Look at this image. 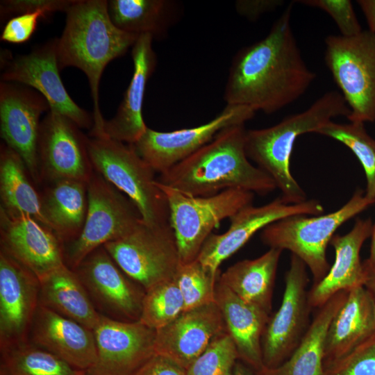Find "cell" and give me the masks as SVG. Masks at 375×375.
<instances>
[{"mask_svg":"<svg viewBox=\"0 0 375 375\" xmlns=\"http://www.w3.org/2000/svg\"><path fill=\"white\" fill-rule=\"evenodd\" d=\"M1 250L40 280L65 264L63 243L48 226L31 216L0 209Z\"/></svg>","mask_w":375,"mask_h":375,"instance_id":"obj_19","label":"cell"},{"mask_svg":"<svg viewBox=\"0 0 375 375\" xmlns=\"http://www.w3.org/2000/svg\"><path fill=\"white\" fill-rule=\"evenodd\" d=\"M87 183L74 179L53 181L41 197L47 226L63 244L75 239L83 227L88 210Z\"/></svg>","mask_w":375,"mask_h":375,"instance_id":"obj_30","label":"cell"},{"mask_svg":"<svg viewBox=\"0 0 375 375\" xmlns=\"http://www.w3.org/2000/svg\"><path fill=\"white\" fill-rule=\"evenodd\" d=\"M373 226L371 219H358L347 233L333 236L330 244L335 251V260L326 276L308 290L311 308H320L339 292L363 285L360 253L365 240L371 237Z\"/></svg>","mask_w":375,"mask_h":375,"instance_id":"obj_24","label":"cell"},{"mask_svg":"<svg viewBox=\"0 0 375 375\" xmlns=\"http://www.w3.org/2000/svg\"><path fill=\"white\" fill-rule=\"evenodd\" d=\"M88 138L70 119L50 109L41 121L38 153L41 176L49 181L74 179L88 183L94 170Z\"/></svg>","mask_w":375,"mask_h":375,"instance_id":"obj_17","label":"cell"},{"mask_svg":"<svg viewBox=\"0 0 375 375\" xmlns=\"http://www.w3.org/2000/svg\"><path fill=\"white\" fill-rule=\"evenodd\" d=\"M40 281L30 270L1 250L0 348L27 341L39 306Z\"/></svg>","mask_w":375,"mask_h":375,"instance_id":"obj_20","label":"cell"},{"mask_svg":"<svg viewBox=\"0 0 375 375\" xmlns=\"http://www.w3.org/2000/svg\"><path fill=\"white\" fill-rule=\"evenodd\" d=\"M50 109L47 99L34 89L1 81V138L21 156L35 183L42 178L38 153L40 116Z\"/></svg>","mask_w":375,"mask_h":375,"instance_id":"obj_15","label":"cell"},{"mask_svg":"<svg viewBox=\"0 0 375 375\" xmlns=\"http://www.w3.org/2000/svg\"><path fill=\"white\" fill-rule=\"evenodd\" d=\"M39 281L40 305L93 330L101 313L74 269L63 264Z\"/></svg>","mask_w":375,"mask_h":375,"instance_id":"obj_28","label":"cell"},{"mask_svg":"<svg viewBox=\"0 0 375 375\" xmlns=\"http://www.w3.org/2000/svg\"><path fill=\"white\" fill-rule=\"evenodd\" d=\"M153 37L140 35L132 47L133 73L116 115L105 120L104 136L127 144H133L145 133L142 107L146 85L156 65L152 48Z\"/></svg>","mask_w":375,"mask_h":375,"instance_id":"obj_23","label":"cell"},{"mask_svg":"<svg viewBox=\"0 0 375 375\" xmlns=\"http://www.w3.org/2000/svg\"><path fill=\"white\" fill-rule=\"evenodd\" d=\"M133 375H187L186 369L168 358L153 355Z\"/></svg>","mask_w":375,"mask_h":375,"instance_id":"obj_42","label":"cell"},{"mask_svg":"<svg viewBox=\"0 0 375 375\" xmlns=\"http://www.w3.org/2000/svg\"><path fill=\"white\" fill-rule=\"evenodd\" d=\"M226 331L215 301L182 312L156 330L155 353L187 369L211 342Z\"/></svg>","mask_w":375,"mask_h":375,"instance_id":"obj_21","label":"cell"},{"mask_svg":"<svg viewBox=\"0 0 375 375\" xmlns=\"http://www.w3.org/2000/svg\"><path fill=\"white\" fill-rule=\"evenodd\" d=\"M231 375H255L254 371L241 361H238Z\"/></svg>","mask_w":375,"mask_h":375,"instance_id":"obj_46","label":"cell"},{"mask_svg":"<svg viewBox=\"0 0 375 375\" xmlns=\"http://www.w3.org/2000/svg\"><path fill=\"white\" fill-rule=\"evenodd\" d=\"M369 26V31L375 35V0H358Z\"/></svg>","mask_w":375,"mask_h":375,"instance_id":"obj_45","label":"cell"},{"mask_svg":"<svg viewBox=\"0 0 375 375\" xmlns=\"http://www.w3.org/2000/svg\"><path fill=\"white\" fill-rule=\"evenodd\" d=\"M255 113L247 106L226 105L214 119L195 127L169 132L147 127L132 145L138 155L160 174L209 143L223 129L244 124Z\"/></svg>","mask_w":375,"mask_h":375,"instance_id":"obj_13","label":"cell"},{"mask_svg":"<svg viewBox=\"0 0 375 375\" xmlns=\"http://www.w3.org/2000/svg\"><path fill=\"white\" fill-rule=\"evenodd\" d=\"M347 294L348 291L339 292L317 308L301 342L285 361L273 368L264 366L255 375H324L326 334Z\"/></svg>","mask_w":375,"mask_h":375,"instance_id":"obj_27","label":"cell"},{"mask_svg":"<svg viewBox=\"0 0 375 375\" xmlns=\"http://www.w3.org/2000/svg\"><path fill=\"white\" fill-rule=\"evenodd\" d=\"M87 192L82 231L63 244L65 264L72 269L92 251L127 235L142 221L133 202L95 171L87 183Z\"/></svg>","mask_w":375,"mask_h":375,"instance_id":"obj_9","label":"cell"},{"mask_svg":"<svg viewBox=\"0 0 375 375\" xmlns=\"http://www.w3.org/2000/svg\"><path fill=\"white\" fill-rule=\"evenodd\" d=\"M121 269L144 291L175 277L181 264L170 224L149 226L142 221L127 235L103 245Z\"/></svg>","mask_w":375,"mask_h":375,"instance_id":"obj_10","label":"cell"},{"mask_svg":"<svg viewBox=\"0 0 375 375\" xmlns=\"http://www.w3.org/2000/svg\"><path fill=\"white\" fill-rule=\"evenodd\" d=\"M364 281L362 286L371 299L374 314V331L375 335V263L367 258L362 262Z\"/></svg>","mask_w":375,"mask_h":375,"instance_id":"obj_44","label":"cell"},{"mask_svg":"<svg viewBox=\"0 0 375 375\" xmlns=\"http://www.w3.org/2000/svg\"><path fill=\"white\" fill-rule=\"evenodd\" d=\"M183 311V298L174 278L145 291L139 321L157 330L174 320Z\"/></svg>","mask_w":375,"mask_h":375,"instance_id":"obj_35","label":"cell"},{"mask_svg":"<svg viewBox=\"0 0 375 375\" xmlns=\"http://www.w3.org/2000/svg\"><path fill=\"white\" fill-rule=\"evenodd\" d=\"M307 267L291 255L285 276V290L276 312L270 315L262 338L264 366L276 367L297 349L310 324Z\"/></svg>","mask_w":375,"mask_h":375,"instance_id":"obj_11","label":"cell"},{"mask_svg":"<svg viewBox=\"0 0 375 375\" xmlns=\"http://www.w3.org/2000/svg\"><path fill=\"white\" fill-rule=\"evenodd\" d=\"M27 341L53 353L79 371L85 372L96 360L93 331L40 303Z\"/></svg>","mask_w":375,"mask_h":375,"instance_id":"obj_22","label":"cell"},{"mask_svg":"<svg viewBox=\"0 0 375 375\" xmlns=\"http://www.w3.org/2000/svg\"><path fill=\"white\" fill-rule=\"evenodd\" d=\"M244 124L227 127L212 140L160 174L159 183L191 196L206 197L228 189L260 195L276 188L274 180L253 165L245 149Z\"/></svg>","mask_w":375,"mask_h":375,"instance_id":"obj_2","label":"cell"},{"mask_svg":"<svg viewBox=\"0 0 375 375\" xmlns=\"http://www.w3.org/2000/svg\"><path fill=\"white\" fill-rule=\"evenodd\" d=\"M292 5L266 37L233 57L224 90L226 105L272 114L300 98L317 77L306 64L292 31Z\"/></svg>","mask_w":375,"mask_h":375,"instance_id":"obj_1","label":"cell"},{"mask_svg":"<svg viewBox=\"0 0 375 375\" xmlns=\"http://www.w3.org/2000/svg\"><path fill=\"white\" fill-rule=\"evenodd\" d=\"M350 114L344 97L329 91L303 112L285 117L278 124L261 129L247 130L245 149L249 159L274 181L281 197L289 203L307 200L306 194L290 172V158L297 138L317 133L333 118Z\"/></svg>","mask_w":375,"mask_h":375,"instance_id":"obj_4","label":"cell"},{"mask_svg":"<svg viewBox=\"0 0 375 375\" xmlns=\"http://www.w3.org/2000/svg\"><path fill=\"white\" fill-rule=\"evenodd\" d=\"M324 375H375V335L324 367Z\"/></svg>","mask_w":375,"mask_h":375,"instance_id":"obj_38","label":"cell"},{"mask_svg":"<svg viewBox=\"0 0 375 375\" xmlns=\"http://www.w3.org/2000/svg\"><path fill=\"white\" fill-rule=\"evenodd\" d=\"M76 0H4L1 1V15H21L42 11L46 14L66 11Z\"/></svg>","mask_w":375,"mask_h":375,"instance_id":"obj_40","label":"cell"},{"mask_svg":"<svg viewBox=\"0 0 375 375\" xmlns=\"http://www.w3.org/2000/svg\"><path fill=\"white\" fill-rule=\"evenodd\" d=\"M97 357L85 375H133L155 353L156 330L100 315L93 328Z\"/></svg>","mask_w":375,"mask_h":375,"instance_id":"obj_12","label":"cell"},{"mask_svg":"<svg viewBox=\"0 0 375 375\" xmlns=\"http://www.w3.org/2000/svg\"><path fill=\"white\" fill-rule=\"evenodd\" d=\"M374 203L362 190L357 189L337 210L310 217L294 215L278 219L262 230L260 239L269 248L288 250L298 257L311 272L313 283H317L330 269L326 249L335 231Z\"/></svg>","mask_w":375,"mask_h":375,"instance_id":"obj_6","label":"cell"},{"mask_svg":"<svg viewBox=\"0 0 375 375\" xmlns=\"http://www.w3.org/2000/svg\"><path fill=\"white\" fill-rule=\"evenodd\" d=\"M56 39L29 53L7 59L3 62L1 81L15 82L40 93L54 110L74 122L79 128L94 126L92 115L79 107L67 93L59 74Z\"/></svg>","mask_w":375,"mask_h":375,"instance_id":"obj_16","label":"cell"},{"mask_svg":"<svg viewBox=\"0 0 375 375\" xmlns=\"http://www.w3.org/2000/svg\"><path fill=\"white\" fill-rule=\"evenodd\" d=\"M94 305L109 315L139 320L144 290L117 265L103 246L88 254L74 269Z\"/></svg>","mask_w":375,"mask_h":375,"instance_id":"obj_18","label":"cell"},{"mask_svg":"<svg viewBox=\"0 0 375 375\" xmlns=\"http://www.w3.org/2000/svg\"><path fill=\"white\" fill-rule=\"evenodd\" d=\"M283 251L269 248L254 259L240 260L217 280L247 303L271 315L274 282Z\"/></svg>","mask_w":375,"mask_h":375,"instance_id":"obj_29","label":"cell"},{"mask_svg":"<svg viewBox=\"0 0 375 375\" xmlns=\"http://www.w3.org/2000/svg\"><path fill=\"white\" fill-rule=\"evenodd\" d=\"M362 123H336L330 121L316 133L333 138L348 147L362 165L366 177L365 195L375 200V139Z\"/></svg>","mask_w":375,"mask_h":375,"instance_id":"obj_34","label":"cell"},{"mask_svg":"<svg viewBox=\"0 0 375 375\" xmlns=\"http://www.w3.org/2000/svg\"><path fill=\"white\" fill-rule=\"evenodd\" d=\"M53 353L25 341L1 350L0 375H81Z\"/></svg>","mask_w":375,"mask_h":375,"instance_id":"obj_33","label":"cell"},{"mask_svg":"<svg viewBox=\"0 0 375 375\" xmlns=\"http://www.w3.org/2000/svg\"><path fill=\"white\" fill-rule=\"evenodd\" d=\"M27 172L28 169L21 156L5 143L1 145V208L11 214L31 216L48 226L42 210L41 197L31 185Z\"/></svg>","mask_w":375,"mask_h":375,"instance_id":"obj_31","label":"cell"},{"mask_svg":"<svg viewBox=\"0 0 375 375\" xmlns=\"http://www.w3.org/2000/svg\"><path fill=\"white\" fill-rule=\"evenodd\" d=\"M87 144L94 170L126 195L146 224H170L167 201L155 179L156 172L132 144L106 136L88 138Z\"/></svg>","mask_w":375,"mask_h":375,"instance_id":"obj_5","label":"cell"},{"mask_svg":"<svg viewBox=\"0 0 375 375\" xmlns=\"http://www.w3.org/2000/svg\"><path fill=\"white\" fill-rule=\"evenodd\" d=\"M324 60L341 91L350 122L375 121V35L362 30L351 37L325 39Z\"/></svg>","mask_w":375,"mask_h":375,"instance_id":"obj_7","label":"cell"},{"mask_svg":"<svg viewBox=\"0 0 375 375\" xmlns=\"http://www.w3.org/2000/svg\"><path fill=\"white\" fill-rule=\"evenodd\" d=\"M307 6L319 8L333 19L340 35L351 37L362 30L358 22L353 4L349 0H299L294 1Z\"/></svg>","mask_w":375,"mask_h":375,"instance_id":"obj_39","label":"cell"},{"mask_svg":"<svg viewBox=\"0 0 375 375\" xmlns=\"http://www.w3.org/2000/svg\"><path fill=\"white\" fill-rule=\"evenodd\" d=\"M374 328L373 308L367 292L362 285L349 290L326 334L324 367L343 357L374 335Z\"/></svg>","mask_w":375,"mask_h":375,"instance_id":"obj_26","label":"cell"},{"mask_svg":"<svg viewBox=\"0 0 375 375\" xmlns=\"http://www.w3.org/2000/svg\"><path fill=\"white\" fill-rule=\"evenodd\" d=\"M157 184L166 196L181 264L196 260L212 231L224 219L252 204L254 194L228 189L210 196H191L158 181Z\"/></svg>","mask_w":375,"mask_h":375,"instance_id":"obj_8","label":"cell"},{"mask_svg":"<svg viewBox=\"0 0 375 375\" xmlns=\"http://www.w3.org/2000/svg\"><path fill=\"white\" fill-rule=\"evenodd\" d=\"M324 212L316 199L289 203L281 197L260 206H247L229 218L228 229L222 234L211 233L203 243L197 260L217 276L224 260L242 248L258 231L278 219L294 215H319Z\"/></svg>","mask_w":375,"mask_h":375,"instance_id":"obj_14","label":"cell"},{"mask_svg":"<svg viewBox=\"0 0 375 375\" xmlns=\"http://www.w3.org/2000/svg\"><path fill=\"white\" fill-rule=\"evenodd\" d=\"M218 275H214L197 259L180 264L174 278L183 298V312L215 301Z\"/></svg>","mask_w":375,"mask_h":375,"instance_id":"obj_36","label":"cell"},{"mask_svg":"<svg viewBox=\"0 0 375 375\" xmlns=\"http://www.w3.org/2000/svg\"><path fill=\"white\" fill-rule=\"evenodd\" d=\"M81 375H85V374L84 372H82Z\"/></svg>","mask_w":375,"mask_h":375,"instance_id":"obj_48","label":"cell"},{"mask_svg":"<svg viewBox=\"0 0 375 375\" xmlns=\"http://www.w3.org/2000/svg\"><path fill=\"white\" fill-rule=\"evenodd\" d=\"M215 301L224 318L226 331L236 347L239 360L254 372L263 367L262 338L271 315L246 303L217 280Z\"/></svg>","mask_w":375,"mask_h":375,"instance_id":"obj_25","label":"cell"},{"mask_svg":"<svg viewBox=\"0 0 375 375\" xmlns=\"http://www.w3.org/2000/svg\"><path fill=\"white\" fill-rule=\"evenodd\" d=\"M239 360L236 347L226 331L217 335L186 369L187 375H231Z\"/></svg>","mask_w":375,"mask_h":375,"instance_id":"obj_37","label":"cell"},{"mask_svg":"<svg viewBox=\"0 0 375 375\" xmlns=\"http://www.w3.org/2000/svg\"><path fill=\"white\" fill-rule=\"evenodd\" d=\"M283 3L282 0H238L235 6L239 15L248 20L256 21L262 15L274 10Z\"/></svg>","mask_w":375,"mask_h":375,"instance_id":"obj_43","label":"cell"},{"mask_svg":"<svg viewBox=\"0 0 375 375\" xmlns=\"http://www.w3.org/2000/svg\"><path fill=\"white\" fill-rule=\"evenodd\" d=\"M65 26L56 39L60 70L75 67L86 75L93 103L92 135L103 133V119L99 107V88L106 66L124 55L139 36L124 32L112 22L108 1L76 0L66 11Z\"/></svg>","mask_w":375,"mask_h":375,"instance_id":"obj_3","label":"cell"},{"mask_svg":"<svg viewBox=\"0 0 375 375\" xmlns=\"http://www.w3.org/2000/svg\"><path fill=\"white\" fill-rule=\"evenodd\" d=\"M177 6L169 0H110L108 12L119 29L153 38L165 35L176 19Z\"/></svg>","mask_w":375,"mask_h":375,"instance_id":"obj_32","label":"cell"},{"mask_svg":"<svg viewBox=\"0 0 375 375\" xmlns=\"http://www.w3.org/2000/svg\"><path fill=\"white\" fill-rule=\"evenodd\" d=\"M371 244L369 249V256L368 260L375 263V224H374L372 233L371 235Z\"/></svg>","mask_w":375,"mask_h":375,"instance_id":"obj_47","label":"cell"},{"mask_svg":"<svg viewBox=\"0 0 375 375\" xmlns=\"http://www.w3.org/2000/svg\"><path fill=\"white\" fill-rule=\"evenodd\" d=\"M46 15L42 11H37L15 15L4 26L1 40L13 44L26 42L35 32L38 19Z\"/></svg>","mask_w":375,"mask_h":375,"instance_id":"obj_41","label":"cell"}]
</instances>
